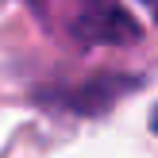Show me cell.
I'll use <instances>...</instances> for the list:
<instances>
[{"label":"cell","mask_w":158,"mask_h":158,"mask_svg":"<svg viewBox=\"0 0 158 158\" xmlns=\"http://www.w3.org/2000/svg\"><path fill=\"white\" fill-rule=\"evenodd\" d=\"M73 35L81 43H131L139 39V23L116 0H85L73 15Z\"/></svg>","instance_id":"obj_1"},{"label":"cell","mask_w":158,"mask_h":158,"mask_svg":"<svg viewBox=\"0 0 158 158\" xmlns=\"http://www.w3.org/2000/svg\"><path fill=\"white\" fill-rule=\"evenodd\" d=\"M151 4H158V0H151Z\"/></svg>","instance_id":"obj_2"}]
</instances>
